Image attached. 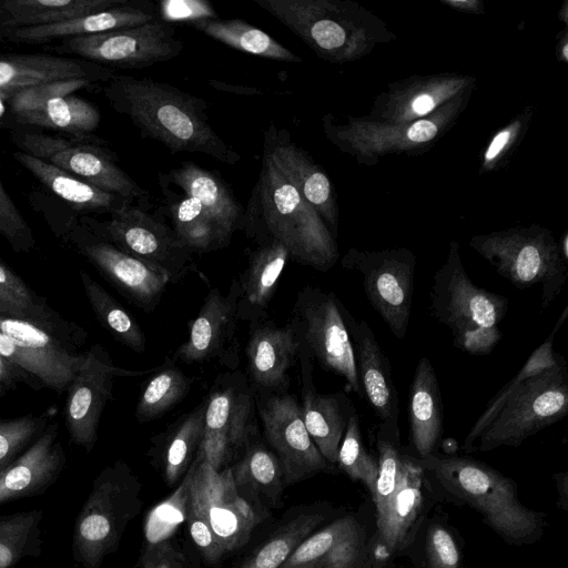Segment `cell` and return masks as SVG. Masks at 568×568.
<instances>
[{
  "mask_svg": "<svg viewBox=\"0 0 568 568\" xmlns=\"http://www.w3.org/2000/svg\"><path fill=\"white\" fill-rule=\"evenodd\" d=\"M111 108L126 116L141 135L172 153H202L235 164L241 155L211 126L206 102L151 78L115 74L102 87Z\"/></svg>",
  "mask_w": 568,
  "mask_h": 568,
  "instance_id": "obj_1",
  "label": "cell"
},
{
  "mask_svg": "<svg viewBox=\"0 0 568 568\" xmlns=\"http://www.w3.org/2000/svg\"><path fill=\"white\" fill-rule=\"evenodd\" d=\"M243 230L257 243L268 239L281 242L291 260L317 271H328L337 257L316 212L264 152L257 182L244 211Z\"/></svg>",
  "mask_w": 568,
  "mask_h": 568,
  "instance_id": "obj_2",
  "label": "cell"
},
{
  "mask_svg": "<svg viewBox=\"0 0 568 568\" xmlns=\"http://www.w3.org/2000/svg\"><path fill=\"white\" fill-rule=\"evenodd\" d=\"M416 460L445 490L476 509L506 542L521 546L541 537L545 514L523 505L516 483L495 468L467 456L436 452Z\"/></svg>",
  "mask_w": 568,
  "mask_h": 568,
  "instance_id": "obj_3",
  "label": "cell"
},
{
  "mask_svg": "<svg viewBox=\"0 0 568 568\" xmlns=\"http://www.w3.org/2000/svg\"><path fill=\"white\" fill-rule=\"evenodd\" d=\"M568 414V369L562 355L551 367L523 382L477 438L474 449L518 447Z\"/></svg>",
  "mask_w": 568,
  "mask_h": 568,
  "instance_id": "obj_4",
  "label": "cell"
},
{
  "mask_svg": "<svg viewBox=\"0 0 568 568\" xmlns=\"http://www.w3.org/2000/svg\"><path fill=\"white\" fill-rule=\"evenodd\" d=\"M348 311L333 292L306 285L296 296L288 325L300 349L321 368L345 381L363 398L348 328Z\"/></svg>",
  "mask_w": 568,
  "mask_h": 568,
  "instance_id": "obj_5",
  "label": "cell"
},
{
  "mask_svg": "<svg viewBox=\"0 0 568 568\" xmlns=\"http://www.w3.org/2000/svg\"><path fill=\"white\" fill-rule=\"evenodd\" d=\"M150 205L128 204L104 221L83 216L81 222L94 235L162 271L170 283L195 271L193 252Z\"/></svg>",
  "mask_w": 568,
  "mask_h": 568,
  "instance_id": "obj_6",
  "label": "cell"
},
{
  "mask_svg": "<svg viewBox=\"0 0 568 568\" xmlns=\"http://www.w3.org/2000/svg\"><path fill=\"white\" fill-rule=\"evenodd\" d=\"M19 151L50 163L71 175L139 205H149V192L115 162L116 155L103 144L82 142L41 132H16Z\"/></svg>",
  "mask_w": 568,
  "mask_h": 568,
  "instance_id": "obj_7",
  "label": "cell"
},
{
  "mask_svg": "<svg viewBox=\"0 0 568 568\" xmlns=\"http://www.w3.org/2000/svg\"><path fill=\"white\" fill-rule=\"evenodd\" d=\"M254 392L241 371L219 376L206 399L204 460L215 470L225 468L236 452L258 435Z\"/></svg>",
  "mask_w": 568,
  "mask_h": 568,
  "instance_id": "obj_8",
  "label": "cell"
},
{
  "mask_svg": "<svg viewBox=\"0 0 568 568\" xmlns=\"http://www.w3.org/2000/svg\"><path fill=\"white\" fill-rule=\"evenodd\" d=\"M183 48L175 28L158 18L133 28L63 39L54 50L109 68L143 69L178 57Z\"/></svg>",
  "mask_w": 568,
  "mask_h": 568,
  "instance_id": "obj_9",
  "label": "cell"
},
{
  "mask_svg": "<svg viewBox=\"0 0 568 568\" xmlns=\"http://www.w3.org/2000/svg\"><path fill=\"white\" fill-rule=\"evenodd\" d=\"M95 84L84 79L59 81L19 91L7 100L20 124L50 129L69 139L104 145L105 141L93 135L101 121L100 111L73 94Z\"/></svg>",
  "mask_w": 568,
  "mask_h": 568,
  "instance_id": "obj_10",
  "label": "cell"
},
{
  "mask_svg": "<svg viewBox=\"0 0 568 568\" xmlns=\"http://www.w3.org/2000/svg\"><path fill=\"white\" fill-rule=\"evenodd\" d=\"M429 297L434 317L452 332L454 342L478 328L498 326L509 305L507 297L473 283L455 248L434 275Z\"/></svg>",
  "mask_w": 568,
  "mask_h": 568,
  "instance_id": "obj_11",
  "label": "cell"
},
{
  "mask_svg": "<svg viewBox=\"0 0 568 568\" xmlns=\"http://www.w3.org/2000/svg\"><path fill=\"white\" fill-rule=\"evenodd\" d=\"M190 497L202 509L224 552L245 545L263 516L240 493L231 467L212 468L200 447L194 460Z\"/></svg>",
  "mask_w": 568,
  "mask_h": 568,
  "instance_id": "obj_12",
  "label": "cell"
},
{
  "mask_svg": "<svg viewBox=\"0 0 568 568\" xmlns=\"http://www.w3.org/2000/svg\"><path fill=\"white\" fill-rule=\"evenodd\" d=\"M139 491L138 478L122 462L101 474L78 530L88 559L98 562L119 541L140 509Z\"/></svg>",
  "mask_w": 568,
  "mask_h": 568,
  "instance_id": "obj_13",
  "label": "cell"
},
{
  "mask_svg": "<svg viewBox=\"0 0 568 568\" xmlns=\"http://www.w3.org/2000/svg\"><path fill=\"white\" fill-rule=\"evenodd\" d=\"M255 397L264 437L281 463L285 485L333 468L306 430L300 403L292 394Z\"/></svg>",
  "mask_w": 568,
  "mask_h": 568,
  "instance_id": "obj_14",
  "label": "cell"
},
{
  "mask_svg": "<svg viewBox=\"0 0 568 568\" xmlns=\"http://www.w3.org/2000/svg\"><path fill=\"white\" fill-rule=\"evenodd\" d=\"M347 270L362 276L371 306L393 335L403 339L409 325L414 260L406 253H351L343 261Z\"/></svg>",
  "mask_w": 568,
  "mask_h": 568,
  "instance_id": "obj_15",
  "label": "cell"
},
{
  "mask_svg": "<svg viewBox=\"0 0 568 568\" xmlns=\"http://www.w3.org/2000/svg\"><path fill=\"white\" fill-rule=\"evenodd\" d=\"M239 296L237 278H233L226 295L212 288L196 317L189 322L187 339L176 348L172 359L185 364L216 363L230 371L237 369Z\"/></svg>",
  "mask_w": 568,
  "mask_h": 568,
  "instance_id": "obj_16",
  "label": "cell"
},
{
  "mask_svg": "<svg viewBox=\"0 0 568 568\" xmlns=\"http://www.w3.org/2000/svg\"><path fill=\"white\" fill-rule=\"evenodd\" d=\"M155 368L126 371L116 367L103 347L92 346L67 387L65 423L71 439L91 449L97 439L101 414L112 396L114 377L146 375Z\"/></svg>",
  "mask_w": 568,
  "mask_h": 568,
  "instance_id": "obj_17",
  "label": "cell"
},
{
  "mask_svg": "<svg viewBox=\"0 0 568 568\" xmlns=\"http://www.w3.org/2000/svg\"><path fill=\"white\" fill-rule=\"evenodd\" d=\"M75 246L134 306L152 312L159 305L169 277L154 266L94 235L85 226L75 230Z\"/></svg>",
  "mask_w": 568,
  "mask_h": 568,
  "instance_id": "obj_18",
  "label": "cell"
},
{
  "mask_svg": "<svg viewBox=\"0 0 568 568\" xmlns=\"http://www.w3.org/2000/svg\"><path fill=\"white\" fill-rule=\"evenodd\" d=\"M490 241L478 250L497 272L519 288L541 286V310L547 308L561 293L567 267L555 247L541 239Z\"/></svg>",
  "mask_w": 568,
  "mask_h": 568,
  "instance_id": "obj_19",
  "label": "cell"
},
{
  "mask_svg": "<svg viewBox=\"0 0 568 568\" xmlns=\"http://www.w3.org/2000/svg\"><path fill=\"white\" fill-rule=\"evenodd\" d=\"M298 348V341L288 324L277 326L267 318L250 324L245 347L246 378L255 396L286 393Z\"/></svg>",
  "mask_w": 568,
  "mask_h": 568,
  "instance_id": "obj_20",
  "label": "cell"
},
{
  "mask_svg": "<svg viewBox=\"0 0 568 568\" xmlns=\"http://www.w3.org/2000/svg\"><path fill=\"white\" fill-rule=\"evenodd\" d=\"M348 328L363 398L368 402L381 425L399 434L398 395L390 363L365 321H356L349 314Z\"/></svg>",
  "mask_w": 568,
  "mask_h": 568,
  "instance_id": "obj_21",
  "label": "cell"
},
{
  "mask_svg": "<svg viewBox=\"0 0 568 568\" xmlns=\"http://www.w3.org/2000/svg\"><path fill=\"white\" fill-rule=\"evenodd\" d=\"M112 68L79 58L50 54H0V98L42 84L84 79L97 84L109 82Z\"/></svg>",
  "mask_w": 568,
  "mask_h": 568,
  "instance_id": "obj_22",
  "label": "cell"
},
{
  "mask_svg": "<svg viewBox=\"0 0 568 568\" xmlns=\"http://www.w3.org/2000/svg\"><path fill=\"white\" fill-rule=\"evenodd\" d=\"M424 475L416 458L405 456L399 483L376 516L377 557L387 559L412 542L424 510Z\"/></svg>",
  "mask_w": 568,
  "mask_h": 568,
  "instance_id": "obj_23",
  "label": "cell"
},
{
  "mask_svg": "<svg viewBox=\"0 0 568 568\" xmlns=\"http://www.w3.org/2000/svg\"><path fill=\"white\" fill-rule=\"evenodd\" d=\"M297 361L304 425L322 456L328 464L336 466L338 447L354 407L342 393L324 395L316 390L313 383L314 362L300 348Z\"/></svg>",
  "mask_w": 568,
  "mask_h": 568,
  "instance_id": "obj_24",
  "label": "cell"
},
{
  "mask_svg": "<svg viewBox=\"0 0 568 568\" xmlns=\"http://www.w3.org/2000/svg\"><path fill=\"white\" fill-rule=\"evenodd\" d=\"M159 184L196 199L225 245L234 232L243 229L244 210L217 174L193 162H183L169 172L160 173Z\"/></svg>",
  "mask_w": 568,
  "mask_h": 568,
  "instance_id": "obj_25",
  "label": "cell"
},
{
  "mask_svg": "<svg viewBox=\"0 0 568 568\" xmlns=\"http://www.w3.org/2000/svg\"><path fill=\"white\" fill-rule=\"evenodd\" d=\"M159 18L158 7L149 0H126L115 7L59 23L16 30L0 37L24 44H44L68 38L138 27Z\"/></svg>",
  "mask_w": 568,
  "mask_h": 568,
  "instance_id": "obj_26",
  "label": "cell"
},
{
  "mask_svg": "<svg viewBox=\"0 0 568 568\" xmlns=\"http://www.w3.org/2000/svg\"><path fill=\"white\" fill-rule=\"evenodd\" d=\"M250 253L246 268L237 277L239 318L250 324L267 318V307L290 258L287 248L274 239L264 240Z\"/></svg>",
  "mask_w": 568,
  "mask_h": 568,
  "instance_id": "obj_27",
  "label": "cell"
},
{
  "mask_svg": "<svg viewBox=\"0 0 568 568\" xmlns=\"http://www.w3.org/2000/svg\"><path fill=\"white\" fill-rule=\"evenodd\" d=\"M407 413L414 458L435 453L443 433V404L437 375L428 357H422L415 368Z\"/></svg>",
  "mask_w": 568,
  "mask_h": 568,
  "instance_id": "obj_28",
  "label": "cell"
},
{
  "mask_svg": "<svg viewBox=\"0 0 568 568\" xmlns=\"http://www.w3.org/2000/svg\"><path fill=\"white\" fill-rule=\"evenodd\" d=\"M263 152L276 170L296 189L315 211H325L331 200V183L291 139L285 129L271 123L264 132Z\"/></svg>",
  "mask_w": 568,
  "mask_h": 568,
  "instance_id": "obj_29",
  "label": "cell"
},
{
  "mask_svg": "<svg viewBox=\"0 0 568 568\" xmlns=\"http://www.w3.org/2000/svg\"><path fill=\"white\" fill-rule=\"evenodd\" d=\"M13 156L50 192L84 214H111L128 204H136L128 199L103 191L26 152L16 151Z\"/></svg>",
  "mask_w": 568,
  "mask_h": 568,
  "instance_id": "obj_30",
  "label": "cell"
},
{
  "mask_svg": "<svg viewBox=\"0 0 568 568\" xmlns=\"http://www.w3.org/2000/svg\"><path fill=\"white\" fill-rule=\"evenodd\" d=\"M57 426L52 424L22 456L0 470V503L33 491L52 478L62 462Z\"/></svg>",
  "mask_w": 568,
  "mask_h": 568,
  "instance_id": "obj_31",
  "label": "cell"
},
{
  "mask_svg": "<svg viewBox=\"0 0 568 568\" xmlns=\"http://www.w3.org/2000/svg\"><path fill=\"white\" fill-rule=\"evenodd\" d=\"M126 0H1L0 37L21 29L63 22Z\"/></svg>",
  "mask_w": 568,
  "mask_h": 568,
  "instance_id": "obj_32",
  "label": "cell"
},
{
  "mask_svg": "<svg viewBox=\"0 0 568 568\" xmlns=\"http://www.w3.org/2000/svg\"><path fill=\"white\" fill-rule=\"evenodd\" d=\"M205 36L236 50L253 55L283 61L300 62L301 59L265 31L247 23L232 19H204L190 23Z\"/></svg>",
  "mask_w": 568,
  "mask_h": 568,
  "instance_id": "obj_33",
  "label": "cell"
},
{
  "mask_svg": "<svg viewBox=\"0 0 568 568\" xmlns=\"http://www.w3.org/2000/svg\"><path fill=\"white\" fill-rule=\"evenodd\" d=\"M0 332L71 382L84 355L71 354L50 329L20 318L0 315Z\"/></svg>",
  "mask_w": 568,
  "mask_h": 568,
  "instance_id": "obj_34",
  "label": "cell"
},
{
  "mask_svg": "<svg viewBox=\"0 0 568 568\" xmlns=\"http://www.w3.org/2000/svg\"><path fill=\"white\" fill-rule=\"evenodd\" d=\"M165 199V213L178 237L193 252L203 253L225 245L215 225L199 201L166 186H160Z\"/></svg>",
  "mask_w": 568,
  "mask_h": 568,
  "instance_id": "obj_35",
  "label": "cell"
},
{
  "mask_svg": "<svg viewBox=\"0 0 568 568\" xmlns=\"http://www.w3.org/2000/svg\"><path fill=\"white\" fill-rule=\"evenodd\" d=\"M206 399L176 419L163 434V475L168 485L184 477L194 460L204 435Z\"/></svg>",
  "mask_w": 568,
  "mask_h": 568,
  "instance_id": "obj_36",
  "label": "cell"
},
{
  "mask_svg": "<svg viewBox=\"0 0 568 568\" xmlns=\"http://www.w3.org/2000/svg\"><path fill=\"white\" fill-rule=\"evenodd\" d=\"M257 435L244 449L242 458L231 466L235 485L276 500L285 486L283 469L274 452L267 449Z\"/></svg>",
  "mask_w": 568,
  "mask_h": 568,
  "instance_id": "obj_37",
  "label": "cell"
},
{
  "mask_svg": "<svg viewBox=\"0 0 568 568\" xmlns=\"http://www.w3.org/2000/svg\"><path fill=\"white\" fill-rule=\"evenodd\" d=\"M568 314V307H566L560 315V318L556 322L551 333L528 357L523 367L517 374L505 384V386L490 399L487 407L470 427L468 434L465 437L463 449L467 453L474 450L475 443L485 428L494 419L500 407L504 405L509 395L526 379L541 373L542 371L555 365L560 355L554 351L555 335L561 325L565 323Z\"/></svg>",
  "mask_w": 568,
  "mask_h": 568,
  "instance_id": "obj_38",
  "label": "cell"
},
{
  "mask_svg": "<svg viewBox=\"0 0 568 568\" xmlns=\"http://www.w3.org/2000/svg\"><path fill=\"white\" fill-rule=\"evenodd\" d=\"M191 387L192 379L172 358H165L140 395L135 409L136 420L143 424L160 418L180 403Z\"/></svg>",
  "mask_w": 568,
  "mask_h": 568,
  "instance_id": "obj_39",
  "label": "cell"
},
{
  "mask_svg": "<svg viewBox=\"0 0 568 568\" xmlns=\"http://www.w3.org/2000/svg\"><path fill=\"white\" fill-rule=\"evenodd\" d=\"M87 298L101 325L120 343L143 353L145 335L139 322L88 273H80Z\"/></svg>",
  "mask_w": 568,
  "mask_h": 568,
  "instance_id": "obj_40",
  "label": "cell"
},
{
  "mask_svg": "<svg viewBox=\"0 0 568 568\" xmlns=\"http://www.w3.org/2000/svg\"><path fill=\"white\" fill-rule=\"evenodd\" d=\"M324 519L325 515L320 513L293 518L250 555L240 568H280Z\"/></svg>",
  "mask_w": 568,
  "mask_h": 568,
  "instance_id": "obj_41",
  "label": "cell"
},
{
  "mask_svg": "<svg viewBox=\"0 0 568 568\" xmlns=\"http://www.w3.org/2000/svg\"><path fill=\"white\" fill-rule=\"evenodd\" d=\"M0 315L20 318L52 329L53 316L27 284L0 262Z\"/></svg>",
  "mask_w": 568,
  "mask_h": 568,
  "instance_id": "obj_42",
  "label": "cell"
},
{
  "mask_svg": "<svg viewBox=\"0 0 568 568\" xmlns=\"http://www.w3.org/2000/svg\"><path fill=\"white\" fill-rule=\"evenodd\" d=\"M336 466L353 481L362 483L371 493L377 479V458L371 455L364 444L359 418L354 409L338 447Z\"/></svg>",
  "mask_w": 568,
  "mask_h": 568,
  "instance_id": "obj_43",
  "label": "cell"
},
{
  "mask_svg": "<svg viewBox=\"0 0 568 568\" xmlns=\"http://www.w3.org/2000/svg\"><path fill=\"white\" fill-rule=\"evenodd\" d=\"M399 444V434L379 424L376 436L378 470L372 494L376 516L383 511L402 476L405 455L402 454Z\"/></svg>",
  "mask_w": 568,
  "mask_h": 568,
  "instance_id": "obj_44",
  "label": "cell"
},
{
  "mask_svg": "<svg viewBox=\"0 0 568 568\" xmlns=\"http://www.w3.org/2000/svg\"><path fill=\"white\" fill-rule=\"evenodd\" d=\"M193 469L192 462L175 491L149 513L144 524V534L149 545L168 540L179 525L186 519Z\"/></svg>",
  "mask_w": 568,
  "mask_h": 568,
  "instance_id": "obj_45",
  "label": "cell"
},
{
  "mask_svg": "<svg viewBox=\"0 0 568 568\" xmlns=\"http://www.w3.org/2000/svg\"><path fill=\"white\" fill-rule=\"evenodd\" d=\"M353 519V516L337 518L310 535L280 568H318L325 554Z\"/></svg>",
  "mask_w": 568,
  "mask_h": 568,
  "instance_id": "obj_46",
  "label": "cell"
},
{
  "mask_svg": "<svg viewBox=\"0 0 568 568\" xmlns=\"http://www.w3.org/2000/svg\"><path fill=\"white\" fill-rule=\"evenodd\" d=\"M0 356L27 375L37 377L44 386L57 392L65 389L70 384L59 373L19 346L2 332H0Z\"/></svg>",
  "mask_w": 568,
  "mask_h": 568,
  "instance_id": "obj_47",
  "label": "cell"
},
{
  "mask_svg": "<svg viewBox=\"0 0 568 568\" xmlns=\"http://www.w3.org/2000/svg\"><path fill=\"white\" fill-rule=\"evenodd\" d=\"M364 550V534L354 518L325 554L318 568H361Z\"/></svg>",
  "mask_w": 568,
  "mask_h": 568,
  "instance_id": "obj_48",
  "label": "cell"
},
{
  "mask_svg": "<svg viewBox=\"0 0 568 568\" xmlns=\"http://www.w3.org/2000/svg\"><path fill=\"white\" fill-rule=\"evenodd\" d=\"M42 423L36 416L0 418V470L36 436Z\"/></svg>",
  "mask_w": 568,
  "mask_h": 568,
  "instance_id": "obj_49",
  "label": "cell"
},
{
  "mask_svg": "<svg viewBox=\"0 0 568 568\" xmlns=\"http://www.w3.org/2000/svg\"><path fill=\"white\" fill-rule=\"evenodd\" d=\"M0 235L16 252H27L34 245L32 231L4 190L0 180Z\"/></svg>",
  "mask_w": 568,
  "mask_h": 568,
  "instance_id": "obj_50",
  "label": "cell"
},
{
  "mask_svg": "<svg viewBox=\"0 0 568 568\" xmlns=\"http://www.w3.org/2000/svg\"><path fill=\"white\" fill-rule=\"evenodd\" d=\"M426 557L429 568H463L457 542L443 525L429 526L426 538Z\"/></svg>",
  "mask_w": 568,
  "mask_h": 568,
  "instance_id": "obj_51",
  "label": "cell"
},
{
  "mask_svg": "<svg viewBox=\"0 0 568 568\" xmlns=\"http://www.w3.org/2000/svg\"><path fill=\"white\" fill-rule=\"evenodd\" d=\"M185 520L190 535L204 559L210 564L217 562L225 552L202 509L190 496Z\"/></svg>",
  "mask_w": 568,
  "mask_h": 568,
  "instance_id": "obj_52",
  "label": "cell"
},
{
  "mask_svg": "<svg viewBox=\"0 0 568 568\" xmlns=\"http://www.w3.org/2000/svg\"><path fill=\"white\" fill-rule=\"evenodd\" d=\"M159 18L171 23L185 21L192 23L204 19H214V8L205 0H163L159 3Z\"/></svg>",
  "mask_w": 568,
  "mask_h": 568,
  "instance_id": "obj_53",
  "label": "cell"
},
{
  "mask_svg": "<svg viewBox=\"0 0 568 568\" xmlns=\"http://www.w3.org/2000/svg\"><path fill=\"white\" fill-rule=\"evenodd\" d=\"M501 336L498 326L484 327L473 331L460 339L454 342V345L469 354L484 355L488 354L499 342Z\"/></svg>",
  "mask_w": 568,
  "mask_h": 568,
  "instance_id": "obj_54",
  "label": "cell"
},
{
  "mask_svg": "<svg viewBox=\"0 0 568 568\" xmlns=\"http://www.w3.org/2000/svg\"><path fill=\"white\" fill-rule=\"evenodd\" d=\"M142 568H183L181 555L169 540L149 545Z\"/></svg>",
  "mask_w": 568,
  "mask_h": 568,
  "instance_id": "obj_55",
  "label": "cell"
},
{
  "mask_svg": "<svg viewBox=\"0 0 568 568\" xmlns=\"http://www.w3.org/2000/svg\"><path fill=\"white\" fill-rule=\"evenodd\" d=\"M436 126L429 121H419L414 123L407 131V136L414 142H426L436 134Z\"/></svg>",
  "mask_w": 568,
  "mask_h": 568,
  "instance_id": "obj_56",
  "label": "cell"
},
{
  "mask_svg": "<svg viewBox=\"0 0 568 568\" xmlns=\"http://www.w3.org/2000/svg\"><path fill=\"white\" fill-rule=\"evenodd\" d=\"M21 375L26 373L0 356V388L10 386Z\"/></svg>",
  "mask_w": 568,
  "mask_h": 568,
  "instance_id": "obj_57",
  "label": "cell"
},
{
  "mask_svg": "<svg viewBox=\"0 0 568 568\" xmlns=\"http://www.w3.org/2000/svg\"><path fill=\"white\" fill-rule=\"evenodd\" d=\"M558 495V507L568 509V471L556 473L552 475Z\"/></svg>",
  "mask_w": 568,
  "mask_h": 568,
  "instance_id": "obj_58",
  "label": "cell"
},
{
  "mask_svg": "<svg viewBox=\"0 0 568 568\" xmlns=\"http://www.w3.org/2000/svg\"><path fill=\"white\" fill-rule=\"evenodd\" d=\"M509 135L510 133L508 131H503L494 138L485 154L487 161L493 160L503 150L508 142Z\"/></svg>",
  "mask_w": 568,
  "mask_h": 568,
  "instance_id": "obj_59",
  "label": "cell"
},
{
  "mask_svg": "<svg viewBox=\"0 0 568 568\" xmlns=\"http://www.w3.org/2000/svg\"><path fill=\"white\" fill-rule=\"evenodd\" d=\"M434 100L429 95H420L412 103V109L417 114H425L434 108Z\"/></svg>",
  "mask_w": 568,
  "mask_h": 568,
  "instance_id": "obj_60",
  "label": "cell"
},
{
  "mask_svg": "<svg viewBox=\"0 0 568 568\" xmlns=\"http://www.w3.org/2000/svg\"><path fill=\"white\" fill-rule=\"evenodd\" d=\"M14 559V550L7 542L0 540V568H7Z\"/></svg>",
  "mask_w": 568,
  "mask_h": 568,
  "instance_id": "obj_61",
  "label": "cell"
},
{
  "mask_svg": "<svg viewBox=\"0 0 568 568\" xmlns=\"http://www.w3.org/2000/svg\"><path fill=\"white\" fill-rule=\"evenodd\" d=\"M564 55L567 58V45L564 48Z\"/></svg>",
  "mask_w": 568,
  "mask_h": 568,
  "instance_id": "obj_62",
  "label": "cell"
}]
</instances>
